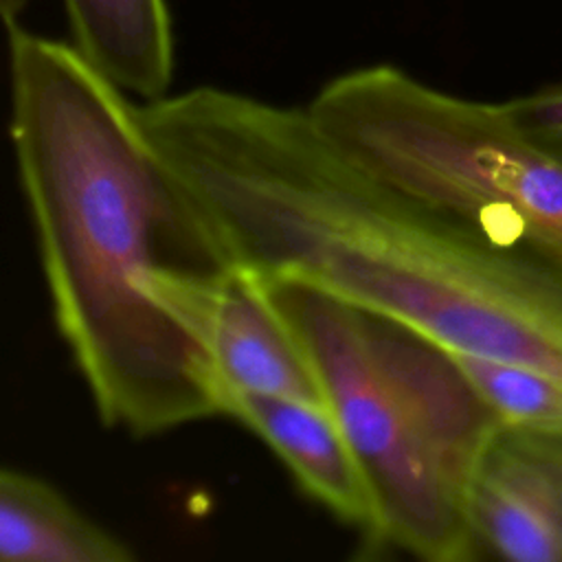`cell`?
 Instances as JSON below:
<instances>
[{
  "label": "cell",
  "mask_w": 562,
  "mask_h": 562,
  "mask_svg": "<svg viewBox=\"0 0 562 562\" xmlns=\"http://www.w3.org/2000/svg\"><path fill=\"white\" fill-rule=\"evenodd\" d=\"M138 116L233 268L562 382V257L371 176L307 108L200 86Z\"/></svg>",
  "instance_id": "cell-1"
},
{
  "label": "cell",
  "mask_w": 562,
  "mask_h": 562,
  "mask_svg": "<svg viewBox=\"0 0 562 562\" xmlns=\"http://www.w3.org/2000/svg\"><path fill=\"white\" fill-rule=\"evenodd\" d=\"M11 140L53 312L103 424L158 435L222 415L204 349L169 307L233 270L147 138L75 46L7 24Z\"/></svg>",
  "instance_id": "cell-2"
},
{
  "label": "cell",
  "mask_w": 562,
  "mask_h": 562,
  "mask_svg": "<svg viewBox=\"0 0 562 562\" xmlns=\"http://www.w3.org/2000/svg\"><path fill=\"white\" fill-rule=\"evenodd\" d=\"M307 112L386 184L562 257V158L525 136L503 103L454 97L382 64L336 77Z\"/></svg>",
  "instance_id": "cell-3"
},
{
  "label": "cell",
  "mask_w": 562,
  "mask_h": 562,
  "mask_svg": "<svg viewBox=\"0 0 562 562\" xmlns=\"http://www.w3.org/2000/svg\"><path fill=\"white\" fill-rule=\"evenodd\" d=\"M257 281L303 347L360 468L375 512L371 555L400 549L430 562L476 558L465 490L439 463L378 364L362 312L305 283Z\"/></svg>",
  "instance_id": "cell-4"
},
{
  "label": "cell",
  "mask_w": 562,
  "mask_h": 562,
  "mask_svg": "<svg viewBox=\"0 0 562 562\" xmlns=\"http://www.w3.org/2000/svg\"><path fill=\"white\" fill-rule=\"evenodd\" d=\"M476 555L562 562V424H501L465 490Z\"/></svg>",
  "instance_id": "cell-5"
},
{
  "label": "cell",
  "mask_w": 562,
  "mask_h": 562,
  "mask_svg": "<svg viewBox=\"0 0 562 562\" xmlns=\"http://www.w3.org/2000/svg\"><path fill=\"white\" fill-rule=\"evenodd\" d=\"M178 312L209 358L222 408L233 393L323 402L303 347L252 274L233 268L200 281Z\"/></svg>",
  "instance_id": "cell-6"
},
{
  "label": "cell",
  "mask_w": 562,
  "mask_h": 562,
  "mask_svg": "<svg viewBox=\"0 0 562 562\" xmlns=\"http://www.w3.org/2000/svg\"><path fill=\"white\" fill-rule=\"evenodd\" d=\"M222 415L255 432L290 470L301 490L360 533L362 555H371L375 512L353 452L325 402L233 393Z\"/></svg>",
  "instance_id": "cell-7"
},
{
  "label": "cell",
  "mask_w": 562,
  "mask_h": 562,
  "mask_svg": "<svg viewBox=\"0 0 562 562\" xmlns=\"http://www.w3.org/2000/svg\"><path fill=\"white\" fill-rule=\"evenodd\" d=\"M81 57L123 92L167 94L173 37L165 0H64Z\"/></svg>",
  "instance_id": "cell-8"
},
{
  "label": "cell",
  "mask_w": 562,
  "mask_h": 562,
  "mask_svg": "<svg viewBox=\"0 0 562 562\" xmlns=\"http://www.w3.org/2000/svg\"><path fill=\"white\" fill-rule=\"evenodd\" d=\"M132 549L42 479L0 468V562H125Z\"/></svg>",
  "instance_id": "cell-9"
},
{
  "label": "cell",
  "mask_w": 562,
  "mask_h": 562,
  "mask_svg": "<svg viewBox=\"0 0 562 562\" xmlns=\"http://www.w3.org/2000/svg\"><path fill=\"white\" fill-rule=\"evenodd\" d=\"M503 424H562V382L536 367L450 351Z\"/></svg>",
  "instance_id": "cell-10"
},
{
  "label": "cell",
  "mask_w": 562,
  "mask_h": 562,
  "mask_svg": "<svg viewBox=\"0 0 562 562\" xmlns=\"http://www.w3.org/2000/svg\"><path fill=\"white\" fill-rule=\"evenodd\" d=\"M503 110L525 136L562 158V83L505 101Z\"/></svg>",
  "instance_id": "cell-11"
},
{
  "label": "cell",
  "mask_w": 562,
  "mask_h": 562,
  "mask_svg": "<svg viewBox=\"0 0 562 562\" xmlns=\"http://www.w3.org/2000/svg\"><path fill=\"white\" fill-rule=\"evenodd\" d=\"M29 0H0V20L4 24L9 22H15L18 15L24 11Z\"/></svg>",
  "instance_id": "cell-12"
}]
</instances>
